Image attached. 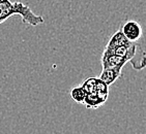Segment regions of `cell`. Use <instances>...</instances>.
Segmentation results:
<instances>
[{
	"label": "cell",
	"instance_id": "cell-1",
	"mask_svg": "<svg viewBox=\"0 0 146 134\" xmlns=\"http://www.w3.org/2000/svg\"><path fill=\"white\" fill-rule=\"evenodd\" d=\"M17 14L21 17L24 24L31 27H36L45 22L42 16L34 14L33 11L25 3L21 1L11 2V0H0V24Z\"/></svg>",
	"mask_w": 146,
	"mask_h": 134
},
{
	"label": "cell",
	"instance_id": "cell-2",
	"mask_svg": "<svg viewBox=\"0 0 146 134\" xmlns=\"http://www.w3.org/2000/svg\"><path fill=\"white\" fill-rule=\"evenodd\" d=\"M120 30L129 41L137 42L143 35V29L136 21H127L120 26Z\"/></svg>",
	"mask_w": 146,
	"mask_h": 134
},
{
	"label": "cell",
	"instance_id": "cell-3",
	"mask_svg": "<svg viewBox=\"0 0 146 134\" xmlns=\"http://www.w3.org/2000/svg\"><path fill=\"white\" fill-rule=\"evenodd\" d=\"M101 63L103 69H108V68H121L122 69L124 65L129 62L127 59L121 58V57L113 55V54H107L103 52Z\"/></svg>",
	"mask_w": 146,
	"mask_h": 134
},
{
	"label": "cell",
	"instance_id": "cell-4",
	"mask_svg": "<svg viewBox=\"0 0 146 134\" xmlns=\"http://www.w3.org/2000/svg\"><path fill=\"white\" fill-rule=\"evenodd\" d=\"M121 73H122V69L121 68H108V69H103V71L100 74L98 78L110 87L113 83H115L118 78H120Z\"/></svg>",
	"mask_w": 146,
	"mask_h": 134
},
{
	"label": "cell",
	"instance_id": "cell-5",
	"mask_svg": "<svg viewBox=\"0 0 146 134\" xmlns=\"http://www.w3.org/2000/svg\"><path fill=\"white\" fill-rule=\"evenodd\" d=\"M105 102H106V101L98 97L96 93H91V94H87V97L85 99L84 104L87 108L96 109V108H98L101 105H103Z\"/></svg>",
	"mask_w": 146,
	"mask_h": 134
},
{
	"label": "cell",
	"instance_id": "cell-6",
	"mask_svg": "<svg viewBox=\"0 0 146 134\" xmlns=\"http://www.w3.org/2000/svg\"><path fill=\"white\" fill-rule=\"evenodd\" d=\"M70 97L75 102L77 103H82L84 104L85 99L87 97V92L84 90V88L82 86L75 87L70 90Z\"/></svg>",
	"mask_w": 146,
	"mask_h": 134
},
{
	"label": "cell",
	"instance_id": "cell-7",
	"mask_svg": "<svg viewBox=\"0 0 146 134\" xmlns=\"http://www.w3.org/2000/svg\"><path fill=\"white\" fill-rule=\"evenodd\" d=\"M96 95L100 98H102L103 100L107 101L108 96H109V86L106 85L104 81H102L100 78H98V81H96Z\"/></svg>",
	"mask_w": 146,
	"mask_h": 134
},
{
	"label": "cell",
	"instance_id": "cell-8",
	"mask_svg": "<svg viewBox=\"0 0 146 134\" xmlns=\"http://www.w3.org/2000/svg\"><path fill=\"white\" fill-rule=\"evenodd\" d=\"M96 81H98V78H89L81 86L84 88V90L87 92V94H91V93L96 92Z\"/></svg>",
	"mask_w": 146,
	"mask_h": 134
}]
</instances>
